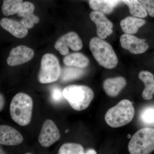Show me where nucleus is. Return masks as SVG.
<instances>
[{
	"label": "nucleus",
	"mask_w": 154,
	"mask_h": 154,
	"mask_svg": "<svg viewBox=\"0 0 154 154\" xmlns=\"http://www.w3.org/2000/svg\"><path fill=\"white\" fill-rule=\"evenodd\" d=\"M33 108L31 97L25 93H18L14 96L10 105L11 118L20 126H26L31 121Z\"/></svg>",
	"instance_id": "nucleus-1"
},
{
	"label": "nucleus",
	"mask_w": 154,
	"mask_h": 154,
	"mask_svg": "<svg viewBox=\"0 0 154 154\" xmlns=\"http://www.w3.org/2000/svg\"><path fill=\"white\" fill-rule=\"evenodd\" d=\"M63 94L71 107L77 111L88 108L94 96V91L89 87L74 85L66 87Z\"/></svg>",
	"instance_id": "nucleus-2"
},
{
	"label": "nucleus",
	"mask_w": 154,
	"mask_h": 154,
	"mask_svg": "<svg viewBox=\"0 0 154 154\" xmlns=\"http://www.w3.org/2000/svg\"><path fill=\"white\" fill-rule=\"evenodd\" d=\"M134 115V109L129 100H122L107 111L105 120L109 126L116 128L124 126L132 121Z\"/></svg>",
	"instance_id": "nucleus-3"
},
{
	"label": "nucleus",
	"mask_w": 154,
	"mask_h": 154,
	"mask_svg": "<svg viewBox=\"0 0 154 154\" xmlns=\"http://www.w3.org/2000/svg\"><path fill=\"white\" fill-rule=\"evenodd\" d=\"M90 49L96 61L107 69L114 68L118 64L117 56L112 46L99 37H94L90 42Z\"/></svg>",
	"instance_id": "nucleus-4"
},
{
	"label": "nucleus",
	"mask_w": 154,
	"mask_h": 154,
	"mask_svg": "<svg viewBox=\"0 0 154 154\" xmlns=\"http://www.w3.org/2000/svg\"><path fill=\"white\" fill-rule=\"evenodd\" d=\"M128 149L131 154H148L154 151V129L145 128L138 131L131 138Z\"/></svg>",
	"instance_id": "nucleus-5"
},
{
	"label": "nucleus",
	"mask_w": 154,
	"mask_h": 154,
	"mask_svg": "<svg viewBox=\"0 0 154 154\" xmlns=\"http://www.w3.org/2000/svg\"><path fill=\"white\" fill-rule=\"evenodd\" d=\"M61 74V69L57 58L51 54L43 55L38 75V82L42 84L54 82L58 80Z\"/></svg>",
	"instance_id": "nucleus-6"
},
{
	"label": "nucleus",
	"mask_w": 154,
	"mask_h": 154,
	"mask_svg": "<svg viewBox=\"0 0 154 154\" xmlns=\"http://www.w3.org/2000/svg\"><path fill=\"white\" fill-rule=\"evenodd\" d=\"M54 47L59 51L61 55H66L69 53V48L75 51L82 49L83 47L82 41L76 33L69 32L58 39Z\"/></svg>",
	"instance_id": "nucleus-7"
},
{
	"label": "nucleus",
	"mask_w": 154,
	"mask_h": 154,
	"mask_svg": "<svg viewBox=\"0 0 154 154\" xmlns=\"http://www.w3.org/2000/svg\"><path fill=\"white\" fill-rule=\"evenodd\" d=\"M60 133L54 122L51 119L44 122L38 137L39 143L42 146L48 147L60 139Z\"/></svg>",
	"instance_id": "nucleus-8"
},
{
	"label": "nucleus",
	"mask_w": 154,
	"mask_h": 154,
	"mask_svg": "<svg viewBox=\"0 0 154 154\" xmlns=\"http://www.w3.org/2000/svg\"><path fill=\"white\" fill-rule=\"evenodd\" d=\"M120 42L122 47L132 54L143 53L149 48V45L146 43V39L137 38L132 34L125 33L122 35Z\"/></svg>",
	"instance_id": "nucleus-9"
},
{
	"label": "nucleus",
	"mask_w": 154,
	"mask_h": 154,
	"mask_svg": "<svg viewBox=\"0 0 154 154\" xmlns=\"http://www.w3.org/2000/svg\"><path fill=\"white\" fill-rule=\"evenodd\" d=\"M34 55L33 49L25 45H19L11 50L7 59V63L11 66H17L29 61Z\"/></svg>",
	"instance_id": "nucleus-10"
},
{
	"label": "nucleus",
	"mask_w": 154,
	"mask_h": 154,
	"mask_svg": "<svg viewBox=\"0 0 154 154\" xmlns=\"http://www.w3.org/2000/svg\"><path fill=\"white\" fill-rule=\"evenodd\" d=\"M90 18L96 24L98 37L104 39L113 33V24L103 13L93 11L90 14Z\"/></svg>",
	"instance_id": "nucleus-11"
},
{
	"label": "nucleus",
	"mask_w": 154,
	"mask_h": 154,
	"mask_svg": "<svg viewBox=\"0 0 154 154\" xmlns=\"http://www.w3.org/2000/svg\"><path fill=\"white\" fill-rule=\"evenodd\" d=\"M24 140L22 135L18 131L7 125H0V144L6 146H17Z\"/></svg>",
	"instance_id": "nucleus-12"
},
{
	"label": "nucleus",
	"mask_w": 154,
	"mask_h": 154,
	"mask_svg": "<svg viewBox=\"0 0 154 154\" xmlns=\"http://www.w3.org/2000/svg\"><path fill=\"white\" fill-rule=\"evenodd\" d=\"M35 6L30 2H25L22 4L17 14L19 17H23L21 21L22 25L27 28H33L35 24L39 21V18L33 14Z\"/></svg>",
	"instance_id": "nucleus-13"
},
{
	"label": "nucleus",
	"mask_w": 154,
	"mask_h": 154,
	"mask_svg": "<svg viewBox=\"0 0 154 154\" xmlns=\"http://www.w3.org/2000/svg\"><path fill=\"white\" fill-rule=\"evenodd\" d=\"M0 25L4 30L17 38H24L28 34V28L13 19L3 18L0 21Z\"/></svg>",
	"instance_id": "nucleus-14"
},
{
	"label": "nucleus",
	"mask_w": 154,
	"mask_h": 154,
	"mask_svg": "<svg viewBox=\"0 0 154 154\" xmlns=\"http://www.w3.org/2000/svg\"><path fill=\"white\" fill-rule=\"evenodd\" d=\"M126 85V80L122 77L109 78L103 82V88L106 94L111 97L118 96Z\"/></svg>",
	"instance_id": "nucleus-15"
},
{
	"label": "nucleus",
	"mask_w": 154,
	"mask_h": 154,
	"mask_svg": "<svg viewBox=\"0 0 154 154\" xmlns=\"http://www.w3.org/2000/svg\"><path fill=\"white\" fill-rule=\"evenodd\" d=\"M145 23L146 21L143 19L138 17H129L122 20L120 26L125 33L133 34L136 33L139 28Z\"/></svg>",
	"instance_id": "nucleus-16"
},
{
	"label": "nucleus",
	"mask_w": 154,
	"mask_h": 154,
	"mask_svg": "<svg viewBox=\"0 0 154 154\" xmlns=\"http://www.w3.org/2000/svg\"><path fill=\"white\" fill-rule=\"evenodd\" d=\"M139 78L143 82L145 88L142 93V97L146 100L152 99L154 94V76L149 72L143 71L139 74Z\"/></svg>",
	"instance_id": "nucleus-17"
},
{
	"label": "nucleus",
	"mask_w": 154,
	"mask_h": 154,
	"mask_svg": "<svg viewBox=\"0 0 154 154\" xmlns=\"http://www.w3.org/2000/svg\"><path fill=\"white\" fill-rule=\"evenodd\" d=\"M89 60L82 54L75 53L66 56L63 59V63L68 66L79 68H85L89 65Z\"/></svg>",
	"instance_id": "nucleus-18"
},
{
	"label": "nucleus",
	"mask_w": 154,
	"mask_h": 154,
	"mask_svg": "<svg viewBox=\"0 0 154 154\" xmlns=\"http://www.w3.org/2000/svg\"><path fill=\"white\" fill-rule=\"evenodd\" d=\"M128 6L131 15L138 18H145L148 14L145 9L138 0H122Z\"/></svg>",
	"instance_id": "nucleus-19"
},
{
	"label": "nucleus",
	"mask_w": 154,
	"mask_h": 154,
	"mask_svg": "<svg viewBox=\"0 0 154 154\" xmlns=\"http://www.w3.org/2000/svg\"><path fill=\"white\" fill-rule=\"evenodd\" d=\"M23 3L22 0H3L2 11L6 17L18 13Z\"/></svg>",
	"instance_id": "nucleus-20"
},
{
	"label": "nucleus",
	"mask_w": 154,
	"mask_h": 154,
	"mask_svg": "<svg viewBox=\"0 0 154 154\" xmlns=\"http://www.w3.org/2000/svg\"><path fill=\"white\" fill-rule=\"evenodd\" d=\"M89 5L92 10L105 14H110L114 6L106 0H89Z\"/></svg>",
	"instance_id": "nucleus-21"
},
{
	"label": "nucleus",
	"mask_w": 154,
	"mask_h": 154,
	"mask_svg": "<svg viewBox=\"0 0 154 154\" xmlns=\"http://www.w3.org/2000/svg\"><path fill=\"white\" fill-rule=\"evenodd\" d=\"M85 73V71L81 68L69 66L63 69L61 74V79L64 82H68L71 80L79 79Z\"/></svg>",
	"instance_id": "nucleus-22"
},
{
	"label": "nucleus",
	"mask_w": 154,
	"mask_h": 154,
	"mask_svg": "<svg viewBox=\"0 0 154 154\" xmlns=\"http://www.w3.org/2000/svg\"><path fill=\"white\" fill-rule=\"evenodd\" d=\"M140 120L146 126L154 127V106L145 107L141 111Z\"/></svg>",
	"instance_id": "nucleus-23"
},
{
	"label": "nucleus",
	"mask_w": 154,
	"mask_h": 154,
	"mask_svg": "<svg viewBox=\"0 0 154 154\" xmlns=\"http://www.w3.org/2000/svg\"><path fill=\"white\" fill-rule=\"evenodd\" d=\"M85 149L82 145L75 143H66L61 146L59 154H83Z\"/></svg>",
	"instance_id": "nucleus-24"
},
{
	"label": "nucleus",
	"mask_w": 154,
	"mask_h": 154,
	"mask_svg": "<svg viewBox=\"0 0 154 154\" xmlns=\"http://www.w3.org/2000/svg\"><path fill=\"white\" fill-rule=\"evenodd\" d=\"M145 9L148 14L154 17V0H138Z\"/></svg>",
	"instance_id": "nucleus-25"
},
{
	"label": "nucleus",
	"mask_w": 154,
	"mask_h": 154,
	"mask_svg": "<svg viewBox=\"0 0 154 154\" xmlns=\"http://www.w3.org/2000/svg\"><path fill=\"white\" fill-rule=\"evenodd\" d=\"M51 98L54 102H60L64 98L63 91L60 88H54L51 92Z\"/></svg>",
	"instance_id": "nucleus-26"
},
{
	"label": "nucleus",
	"mask_w": 154,
	"mask_h": 154,
	"mask_svg": "<svg viewBox=\"0 0 154 154\" xmlns=\"http://www.w3.org/2000/svg\"><path fill=\"white\" fill-rule=\"evenodd\" d=\"M5 103V97L2 94L0 93V112L2 111L4 109Z\"/></svg>",
	"instance_id": "nucleus-27"
},
{
	"label": "nucleus",
	"mask_w": 154,
	"mask_h": 154,
	"mask_svg": "<svg viewBox=\"0 0 154 154\" xmlns=\"http://www.w3.org/2000/svg\"><path fill=\"white\" fill-rule=\"evenodd\" d=\"M85 154H96V152L93 149H89L87 151L85 152Z\"/></svg>",
	"instance_id": "nucleus-28"
},
{
	"label": "nucleus",
	"mask_w": 154,
	"mask_h": 154,
	"mask_svg": "<svg viewBox=\"0 0 154 154\" xmlns=\"http://www.w3.org/2000/svg\"><path fill=\"white\" fill-rule=\"evenodd\" d=\"M6 153L4 151V150L2 149L1 147L0 146V154H6Z\"/></svg>",
	"instance_id": "nucleus-29"
},
{
	"label": "nucleus",
	"mask_w": 154,
	"mask_h": 154,
	"mask_svg": "<svg viewBox=\"0 0 154 154\" xmlns=\"http://www.w3.org/2000/svg\"><path fill=\"white\" fill-rule=\"evenodd\" d=\"M131 136L130 134L128 135V136H127L128 138L130 139V138H131Z\"/></svg>",
	"instance_id": "nucleus-30"
},
{
	"label": "nucleus",
	"mask_w": 154,
	"mask_h": 154,
	"mask_svg": "<svg viewBox=\"0 0 154 154\" xmlns=\"http://www.w3.org/2000/svg\"><path fill=\"white\" fill-rule=\"evenodd\" d=\"M69 131V130H66V133H67L68 132V131Z\"/></svg>",
	"instance_id": "nucleus-31"
}]
</instances>
